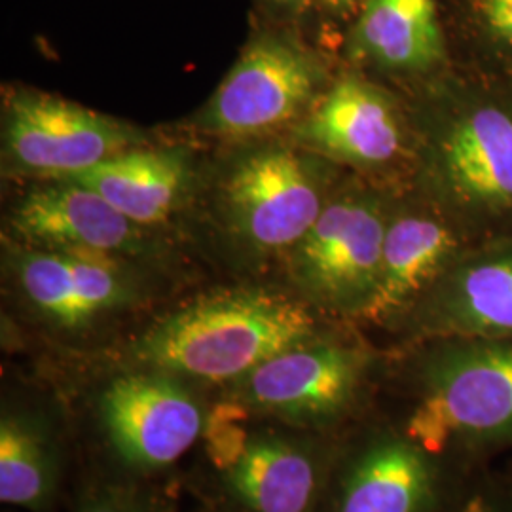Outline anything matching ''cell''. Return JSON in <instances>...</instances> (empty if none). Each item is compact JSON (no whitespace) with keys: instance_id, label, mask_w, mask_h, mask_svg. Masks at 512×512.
I'll return each instance as SVG.
<instances>
[{"instance_id":"18","label":"cell","mask_w":512,"mask_h":512,"mask_svg":"<svg viewBox=\"0 0 512 512\" xmlns=\"http://www.w3.org/2000/svg\"><path fill=\"white\" fill-rule=\"evenodd\" d=\"M228 484L253 512H310L319 492V467L293 442L253 439L228 471Z\"/></svg>"},{"instance_id":"25","label":"cell","mask_w":512,"mask_h":512,"mask_svg":"<svg viewBox=\"0 0 512 512\" xmlns=\"http://www.w3.org/2000/svg\"><path fill=\"white\" fill-rule=\"evenodd\" d=\"M501 469V473L505 475V478L509 480L512 484V454L509 456V458H505V461H503V465L499 467Z\"/></svg>"},{"instance_id":"2","label":"cell","mask_w":512,"mask_h":512,"mask_svg":"<svg viewBox=\"0 0 512 512\" xmlns=\"http://www.w3.org/2000/svg\"><path fill=\"white\" fill-rule=\"evenodd\" d=\"M401 429L463 471L512 454V338H429L408 357Z\"/></svg>"},{"instance_id":"14","label":"cell","mask_w":512,"mask_h":512,"mask_svg":"<svg viewBox=\"0 0 512 512\" xmlns=\"http://www.w3.org/2000/svg\"><path fill=\"white\" fill-rule=\"evenodd\" d=\"M349 55L416 88L446 73L454 57L440 0H366L349 35Z\"/></svg>"},{"instance_id":"4","label":"cell","mask_w":512,"mask_h":512,"mask_svg":"<svg viewBox=\"0 0 512 512\" xmlns=\"http://www.w3.org/2000/svg\"><path fill=\"white\" fill-rule=\"evenodd\" d=\"M395 196L355 183L330 196L293 251V270L311 298L344 317H363L376 291Z\"/></svg>"},{"instance_id":"1","label":"cell","mask_w":512,"mask_h":512,"mask_svg":"<svg viewBox=\"0 0 512 512\" xmlns=\"http://www.w3.org/2000/svg\"><path fill=\"white\" fill-rule=\"evenodd\" d=\"M416 90L414 190L478 243L512 238V86L454 63Z\"/></svg>"},{"instance_id":"19","label":"cell","mask_w":512,"mask_h":512,"mask_svg":"<svg viewBox=\"0 0 512 512\" xmlns=\"http://www.w3.org/2000/svg\"><path fill=\"white\" fill-rule=\"evenodd\" d=\"M454 63L512 86V0H440Z\"/></svg>"},{"instance_id":"5","label":"cell","mask_w":512,"mask_h":512,"mask_svg":"<svg viewBox=\"0 0 512 512\" xmlns=\"http://www.w3.org/2000/svg\"><path fill=\"white\" fill-rule=\"evenodd\" d=\"M321 69L287 38L253 40L224 76L202 114V129L224 139L266 135L310 110Z\"/></svg>"},{"instance_id":"10","label":"cell","mask_w":512,"mask_h":512,"mask_svg":"<svg viewBox=\"0 0 512 512\" xmlns=\"http://www.w3.org/2000/svg\"><path fill=\"white\" fill-rule=\"evenodd\" d=\"M224 200L241 238L256 249H294L330 200L323 173L289 148L262 150L230 175Z\"/></svg>"},{"instance_id":"8","label":"cell","mask_w":512,"mask_h":512,"mask_svg":"<svg viewBox=\"0 0 512 512\" xmlns=\"http://www.w3.org/2000/svg\"><path fill=\"white\" fill-rule=\"evenodd\" d=\"M298 139L323 158L361 171L414 165L410 110L363 74H344L311 105Z\"/></svg>"},{"instance_id":"17","label":"cell","mask_w":512,"mask_h":512,"mask_svg":"<svg viewBox=\"0 0 512 512\" xmlns=\"http://www.w3.org/2000/svg\"><path fill=\"white\" fill-rule=\"evenodd\" d=\"M188 164L177 150L131 148L71 179L103 196L139 226L164 222L183 198Z\"/></svg>"},{"instance_id":"15","label":"cell","mask_w":512,"mask_h":512,"mask_svg":"<svg viewBox=\"0 0 512 512\" xmlns=\"http://www.w3.org/2000/svg\"><path fill=\"white\" fill-rule=\"evenodd\" d=\"M12 228L38 249L88 255L129 253L141 241L139 224L90 186L73 181L31 190L16 207Z\"/></svg>"},{"instance_id":"11","label":"cell","mask_w":512,"mask_h":512,"mask_svg":"<svg viewBox=\"0 0 512 512\" xmlns=\"http://www.w3.org/2000/svg\"><path fill=\"white\" fill-rule=\"evenodd\" d=\"M99 406L116 454L141 471L164 469L183 458L207 421L196 397L160 370L112 380Z\"/></svg>"},{"instance_id":"20","label":"cell","mask_w":512,"mask_h":512,"mask_svg":"<svg viewBox=\"0 0 512 512\" xmlns=\"http://www.w3.org/2000/svg\"><path fill=\"white\" fill-rule=\"evenodd\" d=\"M52 446L35 421L4 416L0 423V501L40 511L54 490Z\"/></svg>"},{"instance_id":"12","label":"cell","mask_w":512,"mask_h":512,"mask_svg":"<svg viewBox=\"0 0 512 512\" xmlns=\"http://www.w3.org/2000/svg\"><path fill=\"white\" fill-rule=\"evenodd\" d=\"M478 241L416 190L395 198L385 230L378 285L361 321L397 325L442 274Z\"/></svg>"},{"instance_id":"13","label":"cell","mask_w":512,"mask_h":512,"mask_svg":"<svg viewBox=\"0 0 512 512\" xmlns=\"http://www.w3.org/2000/svg\"><path fill=\"white\" fill-rule=\"evenodd\" d=\"M399 323L412 342L512 338V238L473 245Z\"/></svg>"},{"instance_id":"21","label":"cell","mask_w":512,"mask_h":512,"mask_svg":"<svg viewBox=\"0 0 512 512\" xmlns=\"http://www.w3.org/2000/svg\"><path fill=\"white\" fill-rule=\"evenodd\" d=\"M442 512H512V484L499 467H480L463 480Z\"/></svg>"},{"instance_id":"6","label":"cell","mask_w":512,"mask_h":512,"mask_svg":"<svg viewBox=\"0 0 512 512\" xmlns=\"http://www.w3.org/2000/svg\"><path fill=\"white\" fill-rule=\"evenodd\" d=\"M372 365L374 355L359 344L310 342L256 366L239 393L275 416L332 425L361 404Z\"/></svg>"},{"instance_id":"7","label":"cell","mask_w":512,"mask_h":512,"mask_svg":"<svg viewBox=\"0 0 512 512\" xmlns=\"http://www.w3.org/2000/svg\"><path fill=\"white\" fill-rule=\"evenodd\" d=\"M471 473L425 452L401 425L378 427L342 465L332 512H442Z\"/></svg>"},{"instance_id":"3","label":"cell","mask_w":512,"mask_h":512,"mask_svg":"<svg viewBox=\"0 0 512 512\" xmlns=\"http://www.w3.org/2000/svg\"><path fill=\"white\" fill-rule=\"evenodd\" d=\"M313 338L306 306L266 291H230L165 317L137 342L135 357L171 376L230 382Z\"/></svg>"},{"instance_id":"23","label":"cell","mask_w":512,"mask_h":512,"mask_svg":"<svg viewBox=\"0 0 512 512\" xmlns=\"http://www.w3.org/2000/svg\"><path fill=\"white\" fill-rule=\"evenodd\" d=\"M78 512H147L124 495L107 492L88 497Z\"/></svg>"},{"instance_id":"24","label":"cell","mask_w":512,"mask_h":512,"mask_svg":"<svg viewBox=\"0 0 512 512\" xmlns=\"http://www.w3.org/2000/svg\"><path fill=\"white\" fill-rule=\"evenodd\" d=\"M366 0H323L330 14L338 18H355L359 10L365 6Z\"/></svg>"},{"instance_id":"16","label":"cell","mask_w":512,"mask_h":512,"mask_svg":"<svg viewBox=\"0 0 512 512\" xmlns=\"http://www.w3.org/2000/svg\"><path fill=\"white\" fill-rule=\"evenodd\" d=\"M16 270L27 300L65 329L84 327L131 300L128 279L112 256L37 249L19 256Z\"/></svg>"},{"instance_id":"26","label":"cell","mask_w":512,"mask_h":512,"mask_svg":"<svg viewBox=\"0 0 512 512\" xmlns=\"http://www.w3.org/2000/svg\"><path fill=\"white\" fill-rule=\"evenodd\" d=\"M277 4H283V6H289V8H302L306 6L310 0H274Z\"/></svg>"},{"instance_id":"22","label":"cell","mask_w":512,"mask_h":512,"mask_svg":"<svg viewBox=\"0 0 512 512\" xmlns=\"http://www.w3.org/2000/svg\"><path fill=\"white\" fill-rule=\"evenodd\" d=\"M241 414L238 406H220L215 414H211L205 421V439L209 444V454L220 469L230 471L243 452L247 450L249 442L247 433L241 427Z\"/></svg>"},{"instance_id":"9","label":"cell","mask_w":512,"mask_h":512,"mask_svg":"<svg viewBox=\"0 0 512 512\" xmlns=\"http://www.w3.org/2000/svg\"><path fill=\"white\" fill-rule=\"evenodd\" d=\"M137 143L128 126L48 93H14L6 103L10 158L40 177L71 179Z\"/></svg>"}]
</instances>
